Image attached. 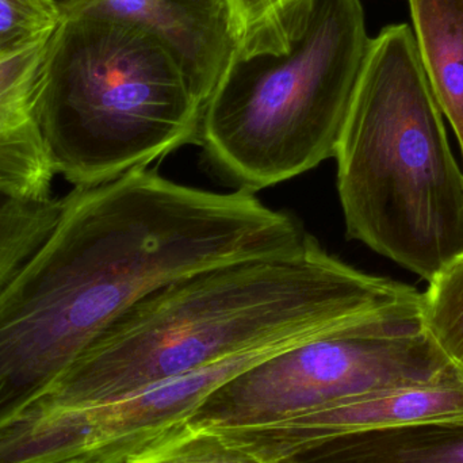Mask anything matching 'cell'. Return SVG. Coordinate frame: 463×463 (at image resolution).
I'll return each instance as SVG.
<instances>
[{
    "instance_id": "6da1fadb",
    "label": "cell",
    "mask_w": 463,
    "mask_h": 463,
    "mask_svg": "<svg viewBox=\"0 0 463 463\" xmlns=\"http://www.w3.org/2000/svg\"><path fill=\"white\" fill-rule=\"evenodd\" d=\"M230 259L203 190L149 168L73 187L48 239L0 288V431L138 299Z\"/></svg>"
},
{
    "instance_id": "7a4b0ae2",
    "label": "cell",
    "mask_w": 463,
    "mask_h": 463,
    "mask_svg": "<svg viewBox=\"0 0 463 463\" xmlns=\"http://www.w3.org/2000/svg\"><path fill=\"white\" fill-rule=\"evenodd\" d=\"M421 297L407 283L340 260L307 233L296 250L211 267L138 299L19 419L99 407L205 364L291 347L370 310Z\"/></svg>"
},
{
    "instance_id": "3957f363",
    "label": "cell",
    "mask_w": 463,
    "mask_h": 463,
    "mask_svg": "<svg viewBox=\"0 0 463 463\" xmlns=\"http://www.w3.org/2000/svg\"><path fill=\"white\" fill-rule=\"evenodd\" d=\"M372 38L362 0H286L242 32L200 143L248 192L335 157Z\"/></svg>"
},
{
    "instance_id": "277c9868",
    "label": "cell",
    "mask_w": 463,
    "mask_h": 463,
    "mask_svg": "<svg viewBox=\"0 0 463 463\" xmlns=\"http://www.w3.org/2000/svg\"><path fill=\"white\" fill-rule=\"evenodd\" d=\"M408 24L372 38L337 146L348 239L430 282L463 252V170Z\"/></svg>"
},
{
    "instance_id": "5b68a950",
    "label": "cell",
    "mask_w": 463,
    "mask_h": 463,
    "mask_svg": "<svg viewBox=\"0 0 463 463\" xmlns=\"http://www.w3.org/2000/svg\"><path fill=\"white\" fill-rule=\"evenodd\" d=\"M203 110L154 35L80 19L68 22L41 129L56 176L95 186L200 140Z\"/></svg>"
},
{
    "instance_id": "8992f818",
    "label": "cell",
    "mask_w": 463,
    "mask_h": 463,
    "mask_svg": "<svg viewBox=\"0 0 463 463\" xmlns=\"http://www.w3.org/2000/svg\"><path fill=\"white\" fill-rule=\"evenodd\" d=\"M458 370L427 331L421 297L370 310L253 364L184 426L275 423L355 397L434 385Z\"/></svg>"
},
{
    "instance_id": "52a82bcc",
    "label": "cell",
    "mask_w": 463,
    "mask_h": 463,
    "mask_svg": "<svg viewBox=\"0 0 463 463\" xmlns=\"http://www.w3.org/2000/svg\"><path fill=\"white\" fill-rule=\"evenodd\" d=\"M446 419H463V370L434 385L355 397L275 423L209 430L261 461L285 463L343 435Z\"/></svg>"
},
{
    "instance_id": "ba28073f",
    "label": "cell",
    "mask_w": 463,
    "mask_h": 463,
    "mask_svg": "<svg viewBox=\"0 0 463 463\" xmlns=\"http://www.w3.org/2000/svg\"><path fill=\"white\" fill-rule=\"evenodd\" d=\"M62 21L32 43L0 54V194L53 200V165L41 116L67 37Z\"/></svg>"
},
{
    "instance_id": "9c48e42d",
    "label": "cell",
    "mask_w": 463,
    "mask_h": 463,
    "mask_svg": "<svg viewBox=\"0 0 463 463\" xmlns=\"http://www.w3.org/2000/svg\"><path fill=\"white\" fill-rule=\"evenodd\" d=\"M57 5L68 22L108 19L154 35L203 106L239 41L228 0H60Z\"/></svg>"
},
{
    "instance_id": "30bf717a",
    "label": "cell",
    "mask_w": 463,
    "mask_h": 463,
    "mask_svg": "<svg viewBox=\"0 0 463 463\" xmlns=\"http://www.w3.org/2000/svg\"><path fill=\"white\" fill-rule=\"evenodd\" d=\"M285 463H463V419L343 435Z\"/></svg>"
},
{
    "instance_id": "8fae6325",
    "label": "cell",
    "mask_w": 463,
    "mask_h": 463,
    "mask_svg": "<svg viewBox=\"0 0 463 463\" xmlns=\"http://www.w3.org/2000/svg\"><path fill=\"white\" fill-rule=\"evenodd\" d=\"M424 72L463 159V0H408Z\"/></svg>"
},
{
    "instance_id": "7c38bea8",
    "label": "cell",
    "mask_w": 463,
    "mask_h": 463,
    "mask_svg": "<svg viewBox=\"0 0 463 463\" xmlns=\"http://www.w3.org/2000/svg\"><path fill=\"white\" fill-rule=\"evenodd\" d=\"M62 203L64 197L37 203L0 194V288L48 239Z\"/></svg>"
},
{
    "instance_id": "4fadbf2b",
    "label": "cell",
    "mask_w": 463,
    "mask_h": 463,
    "mask_svg": "<svg viewBox=\"0 0 463 463\" xmlns=\"http://www.w3.org/2000/svg\"><path fill=\"white\" fill-rule=\"evenodd\" d=\"M423 317L438 347L463 370V252L430 280Z\"/></svg>"
},
{
    "instance_id": "5bb4252c",
    "label": "cell",
    "mask_w": 463,
    "mask_h": 463,
    "mask_svg": "<svg viewBox=\"0 0 463 463\" xmlns=\"http://www.w3.org/2000/svg\"><path fill=\"white\" fill-rule=\"evenodd\" d=\"M125 463H266L209 429H184L162 438Z\"/></svg>"
},
{
    "instance_id": "9a60e30c",
    "label": "cell",
    "mask_w": 463,
    "mask_h": 463,
    "mask_svg": "<svg viewBox=\"0 0 463 463\" xmlns=\"http://www.w3.org/2000/svg\"><path fill=\"white\" fill-rule=\"evenodd\" d=\"M61 21L57 0H0V54L37 40Z\"/></svg>"
},
{
    "instance_id": "2e32d148",
    "label": "cell",
    "mask_w": 463,
    "mask_h": 463,
    "mask_svg": "<svg viewBox=\"0 0 463 463\" xmlns=\"http://www.w3.org/2000/svg\"><path fill=\"white\" fill-rule=\"evenodd\" d=\"M285 2L286 0H228L237 37Z\"/></svg>"
}]
</instances>
